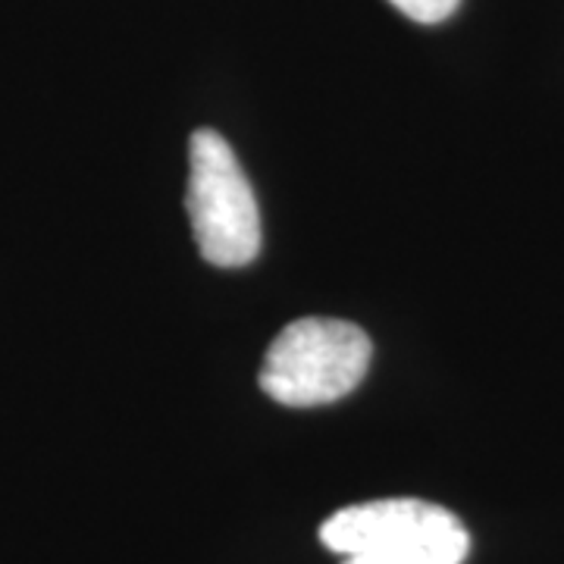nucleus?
Returning <instances> with one entry per match:
<instances>
[{"label":"nucleus","mask_w":564,"mask_h":564,"mask_svg":"<svg viewBox=\"0 0 564 564\" xmlns=\"http://www.w3.org/2000/svg\"><path fill=\"white\" fill-rule=\"evenodd\" d=\"M395 10H402L408 20L423 22V25H433V22L448 20L462 0H389Z\"/></svg>","instance_id":"39448f33"},{"label":"nucleus","mask_w":564,"mask_h":564,"mask_svg":"<svg viewBox=\"0 0 564 564\" xmlns=\"http://www.w3.org/2000/svg\"><path fill=\"white\" fill-rule=\"evenodd\" d=\"M455 527H462V521L443 505L423 499H377L329 514L321 527V543L343 558H355L421 543Z\"/></svg>","instance_id":"7ed1b4c3"},{"label":"nucleus","mask_w":564,"mask_h":564,"mask_svg":"<svg viewBox=\"0 0 564 564\" xmlns=\"http://www.w3.org/2000/svg\"><path fill=\"white\" fill-rule=\"evenodd\" d=\"M370 355V336L361 326L333 317H302L289 323L267 348L261 389L289 408L333 404L361 386Z\"/></svg>","instance_id":"f257e3e1"},{"label":"nucleus","mask_w":564,"mask_h":564,"mask_svg":"<svg viewBox=\"0 0 564 564\" xmlns=\"http://www.w3.org/2000/svg\"><path fill=\"white\" fill-rule=\"evenodd\" d=\"M185 207L204 261L236 270L258 258L261 210L254 188L229 141L214 129H198L188 141Z\"/></svg>","instance_id":"f03ea898"},{"label":"nucleus","mask_w":564,"mask_h":564,"mask_svg":"<svg viewBox=\"0 0 564 564\" xmlns=\"http://www.w3.org/2000/svg\"><path fill=\"white\" fill-rule=\"evenodd\" d=\"M467 552H470V533L467 527H458L421 543L386 549L373 555H355V558H345L343 564H464Z\"/></svg>","instance_id":"20e7f679"}]
</instances>
